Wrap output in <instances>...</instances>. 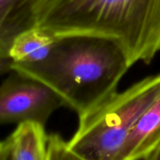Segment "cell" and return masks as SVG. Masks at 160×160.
I'll return each instance as SVG.
<instances>
[{
	"mask_svg": "<svg viewBox=\"0 0 160 160\" xmlns=\"http://www.w3.org/2000/svg\"><path fill=\"white\" fill-rule=\"evenodd\" d=\"M131 67L116 43L89 36L58 38L49 57L40 63H12V71L52 89L78 117L117 92Z\"/></svg>",
	"mask_w": 160,
	"mask_h": 160,
	"instance_id": "cell-2",
	"label": "cell"
},
{
	"mask_svg": "<svg viewBox=\"0 0 160 160\" xmlns=\"http://www.w3.org/2000/svg\"><path fill=\"white\" fill-rule=\"evenodd\" d=\"M13 61L10 58H0V74L12 72Z\"/></svg>",
	"mask_w": 160,
	"mask_h": 160,
	"instance_id": "cell-10",
	"label": "cell"
},
{
	"mask_svg": "<svg viewBox=\"0 0 160 160\" xmlns=\"http://www.w3.org/2000/svg\"><path fill=\"white\" fill-rule=\"evenodd\" d=\"M41 0H0V58H10L15 39L36 27Z\"/></svg>",
	"mask_w": 160,
	"mask_h": 160,
	"instance_id": "cell-5",
	"label": "cell"
},
{
	"mask_svg": "<svg viewBox=\"0 0 160 160\" xmlns=\"http://www.w3.org/2000/svg\"><path fill=\"white\" fill-rule=\"evenodd\" d=\"M58 37L40 28H32L21 33L10 50L13 63L36 64L46 59L51 54Z\"/></svg>",
	"mask_w": 160,
	"mask_h": 160,
	"instance_id": "cell-8",
	"label": "cell"
},
{
	"mask_svg": "<svg viewBox=\"0 0 160 160\" xmlns=\"http://www.w3.org/2000/svg\"><path fill=\"white\" fill-rule=\"evenodd\" d=\"M36 27L58 38L106 39L131 66L150 64L160 51V0H41Z\"/></svg>",
	"mask_w": 160,
	"mask_h": 160,
	"instance_id": "cell-1",
	"label": "cell"
},
{
	"mask_svg": "<svg viewBox=\"0 0 160 160\" xmlns=\"http://www.w3.org/2000/svg\"><path fill=\"white\" fill-rule=\"evenodd\" d=\"M12 72L0 85V125L26 122L45 125L57 109L65 107L62 99L43 83Z\"/></svg>",
	"mask_w": 160,
	"mask_h": 160,
	"instance_id": "cell-4",
	"label": "cell"
},
{
	"mask_svg": "<svg viewBox=\"0 0 160 160\" xmlns=\"http://www.w3.org/2000/svg\"><path fill=\"white\" fill-rule=\"evenodd\" d=\"M145 160H160V142L154 150L145 158Z\"/></svg>",
	"mask_w": 160,
	"mask_h": 160,
	"instance_id": "cell-11",
	"label": "cell"
},
{
	"mask_svg": "<svg viewBox=\"0 0 160 160\" xmlns=\"http://www.w3.org/2000/svg\"><path fill=\"white\" fill-rule=\"evenodd\" d=\"M7 160H46L48 135L44 125L26 122L17 124L5 140Z\"/></svg>",
	"mask_w": 160,
	"mask_h": 160,
	"instance_id": "cell-7",
	"label": "cell"
},
{
	"mask_svg": "<svg viewBox=\"0 0 160 160\" xmlns=\"http://www.w3.org/2000/svg\"><path fill=\"white\" fill-rule=\"evenodd\" d=\"M159 96L160 73L115 92L79 117L78 128L67 141L70 150L84 160H117L138 120Z\"/></svg>",
	"mask_w": 160,
	"mask_h": 160,
	"instance_id": "cell-3",
	"label": "cell"
},
{
	"mask_svg": "<svg viewBox=\"0 0 160 160\" xmlns=\"http://www.w3.org/2000/svg\"><path fill=\"white\" fill-rule=\"evenodd\" d=\"M5 160H7V149H6V157H5Z\"/></svg>",
	"mask_w": 160,
	"mask_h": 160,
	"instance_id": "cell-13",
	"label": "cell"
},
{
	"mask_svg": "<svg viewBox=\"0 0 160 160\" xmlns=\"http://www.w3.org/2000/svg\"><path fill=\"white\" fill-rule=\"evenodd\" d=\"M6 157V143L0 141V160H5Z\"/></svg>",
	"mask_w": 160,
	"mask_h": 160,
	"instance_id": "cell-12",
	"label": "cell"
},
{
	"mask_svg": "<svg viewBox=\"0 0 160 160\" xmlns=\"http://www.w3.org/2000/svg\"><path fill=\"white\" fill-rule=\"evenodd\" d=\"M46 160H84L73 153L66 140L58 134L48 136L47 159Z\"/></svg>",
	"mask_w": 160,
	"mask_h": 160,
	"instance_id": "cell-9",
	"label": "cell"
},
{
	"mask_svg": "<svg viewBox=\"0 0 160 160\" xmlns=\"http://www.w3.org/2000/svg\"><path fill=\"white\" fill-rule=\"evenodd\" d=\"M160 142V96L145 110L130 132L117 160L145 159Z\"/></svg>",
	"mask_w": 160,
	"mask_h": 160,
	"instance_id": "cell-6",
	"label": "cell"
}]
</instances>
